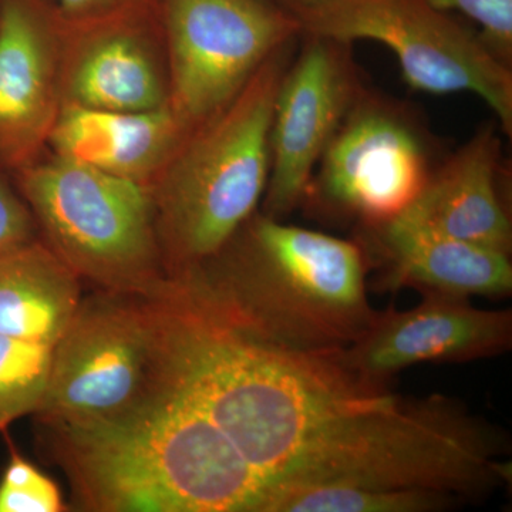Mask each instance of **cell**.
<instances>
[{"mask_svg": "<svg viewBox=\"0 0 512 512\" xmlns=\"http://www.w3.org/2000/svg\"><path fill=\"white\" fill-rule=\"evenodd\" d=\"M167 296L175 315L177 396L211 420L261 478L264 507L323 431L394 394L353 375L339 349L266 345L192 301L173 279Z\"/></svg>", "mask_w": 512, "mask_h": 512, "instance_id": "1", "label": "cell"}, {"mask_svg": "<svg viewBox=\"0 0 512 512\" xmlns=\"http://www.w3.org/2000/svg\"><path fill=\"white\" fill-rule=\"evenodd\" d=\"M370 265L356 239L256 211L220 251L173 279L217 316L275 348L323 352L355 342L375 320Z\"/></svg>", "mask_w": 512, "mask_h": 512, "instance_id": "2", "label": "cell"}, {"mask_svg": "<svg viewBox=\"0 0 512 512\" xmlns=\"http://www.w3.org/2000/svg\"><path fill=\"white\" fill-rule=\"evenodd\" d=\"M74 507L90 512H262L266 488L237 448L177 396L116 424L36 423Z\"/></svg>", "mask_w": 512, "mask_h": 512, "instance_id": "3", "label": "cell"}, {"mask_svg": "<svg viewBox=\"0 0 512 512\" xmlns=\"http://www.w3.org/2000/svg\"><path fill=\"white\" fill-rule=\"evenodd\" d=\"M510 436L463 403L433 394L357 410L308 451L299 485L348 483L456 494L468 504L511 483Z\"/></svg>", "mask_w": 512, "mask_h": 512, "instance_id": "4", "label": "cell"}, {"mask_svg": "<svg viewBox=\"0 0 512 512\" xmlns=\"http://www.w3.org/2000/svg\"><path fill=\"white\" fill-rule=\"evenodd\" d=\"M299 39L276 50L224 110L191 130L151 185L168 278L207 261L258 211L276 94Z\"/></svg>", "mask_w": 512, "mask_h": 512, "instance_id": "5", "label": "cell"}, {"mask_svg": "<svg viewBox=\"0 0 512 512\" xmlns=\"http://www.w3.org/2000/svg\"><path fill=\"white\" fill-rule=\"evenodd\" d=\"M177 399L175 316L167 298L99 291L82 298L53 346L36 423L116 424Z\"/></svg>", "mask_w": 512, "mask_h": 512, "instance_id": "6", "label": "cell"}, {"mask_svg": "<svg viewBox=\"0 0 512 512\" xmlns=\"http://www.w3.org/2000/svg\"><path fill=\"white\" fill-rule=\"evenodd\" d=\"M37 234L99 291L160 298L168 289L150 188L50 153L10 174Z\"/></svg>", "mask_w": 512, "mask_h": 512, "instance_id": "7", "label": "cell"}, {"mask_svg": "<svg viewBox=\"0 0 512 512\" xmlns=\"http://www.w3.org/2000/svg\"><path fill=\"white\" fill-rule=\"evenodd\" d=\"M282 6L302 33L389 47L403 79L417 92L476 94L493 110L504 136H512V70L460 16L434 9L427 0H291Z\"/></svg>", "mask_w": 512, "mask_h": 512, "instance_id": "8", "label": "cell"}, {"mask_svg": "<svg viewBox=\"0 0 512 512\" xmlns=\"http://www.w3.org/2000/svg\"><path fill=\"white\" fill-rule=\"evenodd\" d=\"M443 157L414 107L367 86L320 157L301 208L357 225L393 220Z\"/></svg>", "mask_w": 512, "mask_h": 512, "instance_id": "9", "label": "cell"}, {"mask_svg": "<svg viewBox=\"0 0 512 512\" xmlns=\"http://www.w3.org/2000/svg\"><path fill=\"white\" fill-rule=\"evenodd\" d=\"M170 107L194 130L217 116L276 50L302 36L276 0H158Z\"/></svg>", "mask_w": 512, "mask_h": 512, "instance_id": "10", "label": "cell"}, {"mask_svg": "<svg viewBox=\"0 0 512 512\" xmlns=\"http://www.w3.org/2000/svg\"><path fill=\"white\" fill-rule=\"evenodd\" d=\"M272 113L271 168L261 212L285 220L301 208L320 157L369 84L352 43L302 33Z\"/></svg>", "mask_w": 512, "mask_h": 512, "instance_id": "11", "label": "cell"}, {"mask_svg": "<svg viewBox=\"0 0 512 512\" xmlns=\"http://www.w3.org/2000/svg\"><path fill=\"white\" fill-rule=\"evenodd\" d=\"M512 348L511 309H480L468 298L424 293L407 311L377 312L346 348L340 362L373 386L420 363H467L504 355Z\"/></svg>", "mask_w": 512, "mask_h": 512, "instance_id": "12", "label": "cell"}, {"mask_svg": "<svg viewBox=\"0 0 512 512\" xmlns=\"http://www.w3.org/2000/svg\"><path fill=\"white\" fill-rule=\"evenodd\" d=\"M63 30V107L150 111L170 106L158 5Z\"/></svg>", "mask_w": 512, "mask_h": 512, "instance_id": "13", "label": "cell"}, {"mask_svg": "<svg viewBox=\"0 0 512 512\" xmlns=\"http://www.w3.org/2000/svg\"><path fill=\"white\" fill-rule=\"evenodd\" d=\"M63 26L39 0L0 5V171L47 151L63 109Z\"/></svg>", "mask_w": 512, "mask_h": 512, "instance_id": "14", "label": "cell"}, {"mask_svg": "<svg viewBox=\"0 0 512 512\" xmlns=\"http://www.w3.org/2000/svg\"><path fill=\"white\" fill-rule=\"evenodd\" d=\"M355 239L370 268L379 269L380 292L414 289L468 299L511 295V255L450 237L409 215L357 225Z\"/></svg>", "mask_w": 512, "mask_h": 512, "instance_id": "15", "label": "cell"}, {"mask_svg": "<svg viewBox=\"0 0 512 512\" xmlns=\"http://www.w3.org/2000/svg\"><path fill=\"white\" fill-rule=\"evenodd\" d=\"M500 133L497 121H488L441 158L403 214L468 244L511 255V173Z\"/></svg>", "mask_w": 512, "mask_h": 512, "instance_id": "16", "label": "cell"}, {"mask_svg": "<svg viewBox=\"0 0 512 512\" xmlns=\"http://www.w3.org/2000/svg\"><path fill=\"white\" fill-rule=\"evenodd\" d=\"M190 133L170 106L150 111L63 107L47 150L150 188Z\"/></svg>", "mask_w": 512, "mask_h": 512, "instance_id": "17", "label": "cell"}, {"mask_svg": "<svg viewBox=\"0 0 512 512\" xmlns=\"http://www.w3.org/2000/svg\"><path fill=\"white\" fill-rule=\"evenodd\" d=\"M82 285L40 238L0 255V335L55 346L79 308Z\"/></svg>", "mask_w": 512, "mask_h": 512, "instance_id": "18", "label": "cell"}, {"mask_svg": "<svg viewBox=\"0 0 512 512\" xmlns=\"http://www.w3.org/2000/svg\"><path fill=\"white\" fill-rule=\"evenodd\" d=\"M467 504L464 498L444 491L315 483L279 491L264 512H446Z\"/></svg>", "mask_w": 512, "mask_h": 512, "instance_id": "19", "label": "cell"}, {"mask_svg": "<svg viewBox=\"0 0 512 512\" xmlns=\"http://www.w3.org/2000/svg\"><path fill=\"white\" fill-rule=\"evenodd\" d=\"M52 356L53 346L0 335V433L39 409Z\"/></svg>", "mask_w": 512, "mask_h": 512, "instance_id": "20", "label": "cell"}, {"mask_svg": "<svg viewBox=\"0 0 512 512\" xmlns=\"http://www.w3.org/2000/svg\"><path fill=\"white\" fill-rule=\"evenodd\" d=\"M8 466L0 478V512H63L62 491L9 443Z\"/></svg>", "mask_w": 512, "mask_h": 512, "instance_id": "21", "label": "cell"}, {"mask_svg": "<svg viewBox=\"0 0 512 512\" xmlns=\"http://www.w3.org/2000/svg\"><path fill=\"white\" fill-rule=\"evenodd\" d=\"M434 9L474 23L498 62L512 70V0H427Z\"/></svg>", "mask_w": 512, "mask_h": 512, "instance_id": "22", "label": "cell"}, {"mask_svg": "<svg viewBox=\"0 0 512 512\" xmlns=\"http://www.w3.org/2000/svg\"><path fill=\"white\" fill-rule=\"evenodd\" d=\"M39 238L32 212L12 178L0 171V255Z\"/></svg>", "mask_w": 512, "mask_h": 512, "instance_id": "23", "label": "cell"}, {"mask_svg": "<svg viewBox=\"0 0 512 512\" xmlns=\"http://www.w3.org/2000/svg\"><path fill=\"white\" fill-rule=\"evenodd\" d=\"M64 28H79L133 10L157 6L158 0H39Z\"/></svg>", "mask_w": 512, "mask_h": 512, "instance_id": "24", "label": "cell"}, {"mask_svg": "<svg viewBox=\"0 0 512 512\" xmlns=\"http://www.w3.org/2000/svg\"><path fill=\"white\" fill-rule=\"evenodd\" d=\"M276 2L281 3V5H285V3L291 2V0H276Z\"/></svg>", "mask_w": 512, "mask_h": 512, "instance_id": "25", "label": "cell"}, {"mask_svg": "<svg viewBox=\"0 0 512 512\" xmlns=\"http://www.w3.org/2000/svg\"><path fill=\"white\" fill-rule=\"evenodd\" d=\"M0 5H2V0H0Z\"/></svg>", "mask_w": 512, "mask_h": 512, "instance_id": "26", "label": "cell"}]
</instances>
